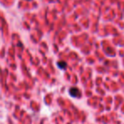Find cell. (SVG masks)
I'll return each instance as SVG.
<instances>
[{
    "label": "cell",
    "mask_w": 124,
    "mask_h": 124,
    "mask_svg": "<svg viewBox=\"0 0 124 124\" xmlns=\"http://www.w3.org/2000/svg\"><path fill=\"white\" fill-rule=\"evenodd\" d=\"M57 66H58V67L60 68V69L66 70V67H67V63H66V61H62V60H60V61H58V63H57Z\"/></svg>",
    "instance_id": "obj_2"
},
{
    "label": "cell",
    "mask_w": 124,
    "mask_h": 124,
    "mask_svg": "<svg viewBox=\"0 0 124 124\" xmlns=\"http://www.w3.org/2000/svg\"><path fill=\"white\" fill-rule=\"evenodd\" d=\"M69 93L73 98H81V96H82L81 91H80L78 88H75V87H72V88H70Z\"/></svg>",
    "instance_id": "obj_1"
}]
</instances>
